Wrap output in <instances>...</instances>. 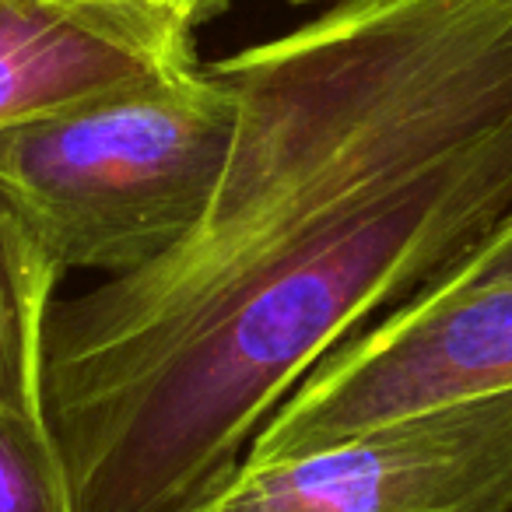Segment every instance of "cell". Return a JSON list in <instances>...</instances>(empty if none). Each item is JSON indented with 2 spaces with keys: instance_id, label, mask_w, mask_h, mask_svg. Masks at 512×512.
I'll use <instances>...</instances> for the list:
<instances>
[{
  "instance_id": "cell-9",
  "label": "cell",
  "mask_w": 512,
  "mask_h": 512,
  "mask_svg": "<svg viewBox=\"0 0 512 512\" xmlns=\"http://www.w3.org/2000/svg\"><path fill=\"white\" fill-rule=\"evenodd\" d=\"M155 4H169V8H176L179 15H186L190 22L204 25L207 18H214L218 11L211 8V0H155Z\"/></svg>"
},
{
  "instance_id": "cell-2",
  "label": "cell",
  "mask_w": 512,
  "mask_h": 512,
  "mask_svg": "<svg viewBox=\"0 0 512 512\" xmlns=\"http://www.w3.org/2000/svg\"><path fill=\"white\" fill-rule=\"evenodd\" d=\"M232 127V88L214 64L179 67L4 127L0 197L60 278H127L204 218Z\"/></svg>"
},
{
  "instance_id": "cell-6",
  "label": "cell",
  "mask_w": 512,
  "mask_h": 512,
  "mask_svg": "<svg viewBox=\"0 0 512 512\" xmlns=\"http://www.w3.org/2000/svg\"><path fill=\"white\" fill-rule=\"evenodd\" d=\"M60 281L39 239L0 197V404L46 400V327Z\"/></svg>"
},
{
  "instance_id": "cell-11",
  "label": "cell",
  "mask_w": 512,
  "mask_h": 512,
  "mask_svg": "<svg viewBox=\"0 0 512 512\" xmlns=\"http://www.w3.org/2000/svg\"><path fill=\"white\" fill-rule=\"evenodd\" d=\"M292 4H313V0H292Z\"/></svg>"
},
{
  "instance_id": "cell-10",
  "label": "cell",
  "mask_w": 512,
  "mask_h": 512,
  "mask_svg": "<svg viewBox=\"0 0 512 512\" xmlns=\"http://www.w3.org/2000/svg\"><path fill=\"white\" fill-rule=\"evenodd\" d=\"M228 4H232V0H211V8H214V11H218V15H221V11H225V8H228Z\"/></svg>"
},
{
  "instance_id": "cell-4",
  "label": "cell",
  "mask_w": 512,
  "mask_h": 512,
  "mask_svg": "<svg viewBox=\"0 0 512 512\" xmlns=\"http://www.w3.org/2000/svg\"><path fill=\"white\" fill-rule=\"evenodd\" d=\"M193 512H512V390L242 463Z\"/></svg>"
},
{
  "instance_id": "cell-1",
  "label": "cell",
  "mask_w": 512,
  "mask_h": 512,
  "mask_svg": "<svg viewBox=\"0 0 512 512\" xmlns=\"http://www.w3.org/2000/svg\"><path fill=\"white\" fill-rule=\"evenodd\" d=\"M204 218L53 302L46 414L78 512H193L320 362L512 211V0H330L211 60Z\"/></svg>"
},
{
  "instance_id": "cell-5",
  "label": "cell",
  "mask_w": 512,
  "mask_h": 512,
  "mask_svg": "<svg viewBox=\"0 0 512 512\" xmlns=\"http://www.w3.org/2000/svg\"><path fill=\"white\" fill-rule=\"evenodd\" d=\"M197 29L155 0H0V130L200 64Z\"/></svg>"
},
{
  "instance_id": "cell-7",
  "label": "cell",
  "mask_w": 512,
  "mask_h": 512,
  "mask_svg": "<svg viewBox=\"0 0 512 512\" xmlns=\"http://www.w3.org/2000/svg\"><path fill=\"white\" fill-rule=\"evenodd\" d=\"M0 512H78L43 397L0 404Z\"/></svg>"
},
{
  "instance_id": "cell-3",
  "label": "cell",
  "mask_w": 512,
  "mask_h": 512,
  "mask_svg": "<svg viewBox=\"0 0 512 512\" xmlns=\"http://www.w3.org/2000/svg\"><path fill=\"white\" fill-rule=\"evenodd\" d=\"M512 390V278L432 281L334 351L242 463L309 453L379 421Z\"/></svg>"
},
{
  "instance_id": "cell-8",
  "label": "cell",
  "mask_w": 512,
  "mask_h": 512,
  "mask_svg": "<svg viewBox=\"0 0 512 512\" xmlns=\"http://www.w3.org/2000/svg\"><path fill=\"white\" fill-rule=\"evenodd\" d=\"M491 278H512V211L505 214L467 256H460V260L435 281L470 285V281H491Z\"/></svg>"
}]
</instances>
